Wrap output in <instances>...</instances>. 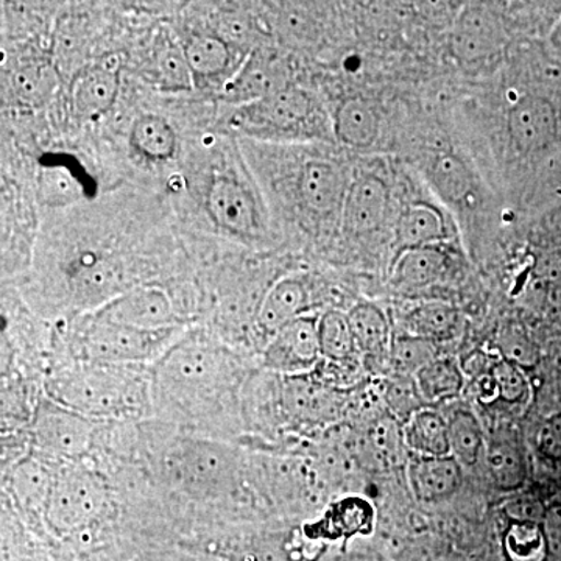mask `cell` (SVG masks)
<instances>
[{
  "label": "cell",
  "instance_id": "30bf717a",
  "mask_svg": "<svg viewBox=\"0 0 561 561\" xmlns=\"http://www.w3.org/2000/svg\"><path fill=\"white\" fill-rule=\"evenodd\" d=\"M507 130L516 150L526 154L541 153L559 136L556 106L541 95H524L508 110Z\"/></svg>",
  "mask_w": 561,
  "mask_h": 561
},
{
  "label": "cell",
  "instance_id": "b9f144b4",
  "mask_svg": "<svg viewBox=\"0 0 561 561\" xmlns=\"http://www.w3.org/2000/svg\"><path fill=\"white\" fill-rule=\"evenodd\" d=\"M158 68H160L161 79L173 90H184V88L190 87L191 80L194 79L186 57H184V50H179L173 46H169L168 49L161 51Z\"/></svg>",
  "mask_w": 561,
  "mask_h": 561
},
{
  "label": "cell",
  "instance_id": "ab89813d",
  "mask_svg": "<svg viewBox=\"0 0 561 561\" xmlns=\"http://www.w3.org/2000/svg\"><path fill=\"white\" fill-rule=\"evenodd\" d=\"M490 375L496 389L497 400L508 405H522L529 400L530 383L522 368L500 359L491 367Z\"/></svg>",
  "mask_w": 561,
  "mask_h": 561
},
{
  "label": "cell",
  "instance_id": "2e32d148",
  "mask_svg": "<svg viewBox=\"0 0 561 561\" xmlns=\"http://www.w3.org/2000/svg\"><path fill=\"white\" fill-rule=\"evenodd\" d=\"M286 87V69L279 58L265 51H256L243 65L236 79L228 84L227 99L230 102L243 103L245 106Z\"/></svg>",
  "mask_w": 561,
  "mask_h": 561
},
{
  "label": "cell",
  "instance_id": "d6a6232c",
  "mask_svg": "<svg viewBox=\"0 0 561 561\" xmlns=\"http://www.w3.org/2000/svg\"><path fill=\"white\" fill-rule=\"evenodd\" d=\"M437 357L435 342L405 334V332L393 335L389 354L393 375L415 376L421 368L426 367Z\"/></svg>",
  "mask_w": 561,
  "mask_h": 561
},
{
  "label": "cell",
  "instance_id": "ba28073f",
  "mask_svg": "<svg viewBox=\"0 0 561 561\" xmlns=\"http://www.w3.org/2000/svg\"><path fill=\"white\" fill-rule=\"evenodd\" d=\"M95 316L146 332L172 331L176 323L171 298L157 287H136L116 295Z\"/></svg>",
  "mask_w": 561,
  "mask_h": 561
},
{
  "label": "cell",
  "instance_id": "e0dca14e",
  "mask_svg": "<svg viewBox=\"0 0 561 561\" xmlns=\"http://www.w3.org/2000/svg\"><path fill=\"white\" fill-rule=\"evenodd\" d=\"M446 272V254L438 247L398 251L391 265L390 284L401 294L430 289Z\"/></svg>",
  "mask_w": 561,
  "mask_h": 561
},
{
  "label": "cell",
  "instance_id": "f35d334b",
  "mask_svg": "<svg viewBox=\"0 0 561 561\" xmlns=\"http://www.w3.org/2000/svg\"><path fill=\"white\" fill-rule=\"evenodd\" d=\"M501 359L511 362L522 370H529L540 360V350L534 339L518 324H505L497 334Z\"/></svg>",
  "mask_w": 561,
  "mask_h": 561
},
{
  "label": "cell",
  "instance_id": "9c48e42d",
  "mask_svg": "<svg viewBox=\"0 0 561 561\" xmlns=\"http://www.w3.org/2000/svg\"><path fill=\"white\" fill-rule=\"evenodd\" d=\"M451 44L461 65L468 68L485 65L501 54L505 44L504 28L493 11L468 7L454 25Z\"/></svg>",
  "mask_w": 561,
  "mask_h": 561
},
{
  "label": "cell",
  "instance_id": "83f0119b",
  "mask_svg": "<svg viewBox=\"0 0 561 561\" xmlns=\"http://www.w3.org/2000/svg\"><path fill=\"white\" fill-rule=\"evenodd\" d=\"M448 420L451 456L461 467H474L483 451L486 438L481 421L468 409H457Z\"/></svg>",
  "mask_w": 561,
  "mask_h": 561
},
{
  "label": "cell",
  "instance_id": "ffe728a7",
  "mask_svg": "<svg viewBox=\"0 0 561 561\" xmlns=\"http://www.w3.org/2000/svg\"><path fill=\"white\" fill-rule=\"evenodd\" d=\"M308 305V291L300 280L283 278L273 284L257 311V324L268 332L276 334L286 324L305 316Z\"/></svg>",
  "mask_w": 561,
  "mask_h": 561
},
{
  "label": "cell",
  "instance_id": "8d00e7d4",
  "mask_svg": "<svg viewBox=\"0 0 561 561\" xmlns=\"http://www.w3.org/2000/svg\"><path fill=\"white\" fill-rule=\"evenodd\" d=\"M545 527L538 523H511L505 534V549L512 561H542L546 557Z\"/></svg>",
  "mask_w": 561,
  "mask_h": 561
},
{
  "label": "cell",
  "instance_id": "e575fe53",
  "mask_svg": "<svg viewBox=\"0 0 561 561\" xmlns=\"http://www.w3.org/2000/svg\"><path fill=\"white\" fill-rule=\"evenodd\" d=\"M432 183L435 184L443 197L449 202L460 203L467 201L471 194L472 180L470 169L459 157L453 153H443L434 161L431 169Z\"/></svg>",
  "mask_w": 561,
  "mask_h": 561
},
{
  "label": "cell",
  "instance_id": "5b68a950",
  "mask_svg": "<svg viewBox=\"0 0 561 561\" xmlns=\"http://www.w3.org/2000/svg\"><path fill=\"white\" fill-rule=\"evenodd\" d=\"M169 332H146L94 316L81 337V348L92 364L128 365L160 359Z\"/></svg>",
  "mask_w": 561,
  "mask_h": 561
},
{
  "label": "cell",
  "instance_id": "60d3db41",
  "mask_svg": "<svg viewBox=\"0 0 561 561\" xmlns=\"http://www.w3.org/2000/svg\"><path fill=\"white\" fill-rule=\"evenodd\" d=\"M227 561H290V559L283 542L276 538L254 537L232 546Z\"/></svg>",
  "mask_w": 561,
  "mask_h": 561
},
{
  "label": "cell",
  "instance_id": "d4e9b609",
  "mask_svg": "<svg viewBox=\"0 0 561 561\" xmlns=\"http://www.w3.org/2000/svg\"><path fill=\"white\" fill-rule=\"evenodd\" d=\"M459 323V311L443 301L420 302L402 319L405 334L416 335L435 343L453 337Z\"/></svg>",
  "mask_w": 561,
  "mask_h": 561
},
{
  "label": "cell",
  "instance_id": "52a82bcc",
  "mask_svg": "<svg viewBox=\"0 0 561 561\" xmlns=\"http://www.w3.org/2000/svg\"><path fill=\"white\" fill-rule=\"evenodd\" d=\"M321 359L319 319L301 316L272 335L264 353L268 370L297 378L312 371Z\"/></svg>",
  "mask_w": 561,
  "mask_h": 561
},
{
  "label": "cell",
  "instance_id": "8992f818",
  "mask_svg": "<svg viewBox=\"0 0 561 561\" xmlns=\"http://www.w3.org/2000/svg\"><path fill=\"white\" fill-rule=\"evenodd\" d=\"M94 431V420L62 408L49 398L41 402L32 423L35 445L61 461L80 460L91 448Z\"/></svg>",
  "mask_w": 561,
  "mask_h": 561
},
{
  "label": "cell",
  "instance_id": "44dd1931",
  "mask_svg": "<svg viewBox=\"0 0 561 561\" xmlns=\"http://www.w3.org/2000/svg\"><path fill=\"white\" fill-rule=\"evenodd\" d=\"M381 130L378 111L362 98L346 99L334 116L335 138L351 149H370Z\"/></svg>",
  "mask_w": 561,
  "mask_h": 561
},
{
  "label": "cell",
  "instance_id": "3957f363",
  "mask_svg": "<svg viewBox=\"0 0 561 561\" xmlns=\"http://www.w3.org/2000/svg\"><path fill=\"white\" fill-rule=\"evenodd\" d=\"M165 471L173 485L195 500L213 501L234 493L239 485V460L224 443L181 440L165 457Z\"/></svg>",
  "mask_w": 561,
  "mask_h": 561
},
{
  "label": "cell",
  "instance_id": "4316f807",
  "mask_svg": "<svg viewBox=\"0 0 561 561\" xmlns=\"http://www.w3.org/2000/svg\"><path fill=\"white\" fill-rule=\"evenodd\" d=\"M415 381L427 408L459 397L465 387L463 373L457 362L443 357L421 368L415 375Z\"/></svg>",
  "mask_w": 561,
  "mask_h": 561
},
{
  "label": "cell",
  "instance_id": "bcb514c9",
  "mask_svg": "<svg viewBox=\"0 0 561 561\" xmlns=\"http://www.w3.org/2000/svg\"><path fill=\"white\" fill-rule=\"evenodd\" d=\"M339 561H379L375 557L364 556V553H356V556L345 557V559Z\"/></svg>",
  "mask_w": 561,
  "mask_h": 561
},
{
  "label": "cell",
  "instance_id": "7a4b0ae2",
  "mask_svg": "<svg viewBox=\"0 0 561 561\" xmlns=\"http://www.w3.org/2000/svg\"><path fill=\"white\" fill-rule=\"evenodd\" d=\"M47 398L91 420L119 419L139 411L146 400V383L127 367L81 365L58 373L47 381Z\"/></svg>",
  "mask_w": 561,
  "mask_h": 561
},
{
  "label": "cell",
  "instance_id": "7c38bea8",
  "mask_svg": "<svg viewBox=\"0 0 561 561\" xmlns=\"http://www.w3.org/2000/svg\"><path fill=\"white\" fill-rule=\"evenodd\" d=\"M390 192L386 181L364 175L350 184L343 203V225L354 234L378 230L389 213Z\"/></svg>",
  "mask_w": 561,
  "mask_h": 561
},
{
  "label": "cell",
  "instance_id": "1f68e13d",
  "mask_svg": "<svg viewBox=\"0 0 561 561\" xmlns=\"http://www.w3.org/2000/svg\"><path fill=\"white\" fill-rule=\"evenodd\" d=\"M321 357L330 362H346L357 351L348 313L328 311L319 319Z\"/></svg>",
  "mask_w": 561,
  "mask_h": 561
},
{
  "label": "cell",
  "instance_id": "8fae6325",
  "mask_svg": "<svg viewBox=\"0 0 561 561\" xmlns=\"http://www.w3.org/2000/svg\"><path fill=\"white\" fill-rule=\"evenodd\" d=\"M208 209L213 219L225 230L251 236L260 228V213L253 195L241 181L217 176L208 194Z\"/></svg>",
  "mask_w": 561,
  "mask_h": 561
},
{
  "label": "cell",
  "instance_id": "f546056e",
  "mask_svg": "<svg viewBox=\"0 0 561 561\" xmlns=\"http://www.w3.org/2000/svg\"><path fill=\"white\" fill-rule=\"evenodd\" d=\"M289 389L286 391L287 408L294 415L302 420L321 421L334 415V394L319 382L302 381V376L290 378Z\"/></svg>",
  "mask_w": 561,
  "mask_h": 561
},
{
  "label": "cell",
  "instance_id": "6da1fadb",
  "mask_svg": "<svg viewBox=\"0 0 561 561\" xmlns=\"http://www.w3.org/2000/svg\"><path fill=\"white\" fill-rule=\"evenodd\" d=\"M238 383L239 368L231 354L198 337L173 343L154 365V397L191 415L230 397Z\"/></svg>",
  "mask_w": 561,
  "mask_h": 561
},
{
  "label": "cell",
  "instance_id": "7402d4cb",
  "mask_svg": "<svg viewBox=\"0 0 561 561\" xmlns=\"http://www.w3.org/2000/svg\"><path fill=\"white\" fill-rule=\"evenodd\" d=\"M448 238L445 217L442 210L430 203H412L401 214L397 228L400 250L438 247Z\"/></svg>",
  "mask_w": 561,
  "mask_h": 561
},
{
  "label": "cell",
  "instance_id": "5bb4252c",
  "mask_svg": "<svg viewBox=\"0 0 561 561\" xmlns=\"http://www.w3.org/2000/svg\"><path fill=\"white\" fill-rule=\"evenodd\" d=\"M311 108V99L305 91L286 87L268 98L243 106L241 122L268 130H289L308 119Z\"/></svg>",
  "mask_w": 561,
  "mask_h": 561
},
{
  "label": "cell",
  "instance_id": "ee69618b",
  "mask_svg": "<svg viewBox=\"0 0 561 561\" xmlns=\"http://www.w3.org/2000/svg\"><path fill=\"white\" fill-rule=\"evenodd\" d=\"M537 446L546 459L561 461V412L545 420L538 431Z\"/></svg>",
  "mask_w": 561,
  "mask_h": 561
},
{
  "label": "cell",
  "instance_id": "4fadbf2b",
  "mask_svg": "<svg viewBox=\"0 0 561 561\" xmlns=\"http://www.w3.org/2000/svg\"><path fill=\"white\" fill-rule=\"evenodd\" d=\"M461 468L453 456H412L408 465V479L413 496L426 504L449 500L463 482Z\"/></svg>",
  "mask_w": 561,
  "mask_h": 561
},
{
  "label": "cell",
  "instance_id": "f6af8a7d",
  "mask_svg": "<svg viewBox=\"0 0 561 561\" xmlns=\"http://www.w3.org/2000/svg\"><path fill=\"white\" fill-rule=\"evenodd\" d=\"M537 273L545 283L561 287V249L542 254L537 264Z\"/></svg>",
  "mask_w": 561,
  "mask_h": 561
},
{
  "label": "cell",
  "instance_id": "9a60e30c",
  "mask_svg": "<svg viewBox=\"0 0 561 561\" xmlns=\"http://www.w3.org/2000/svg\"><path fill=\"white\" fill-rule=\"evenodd\" d=\"M348 187L345 172L332 161L306 162L298 176L301 202L317 214H331L343 208Z\"/></svg>",
  "mask_w": 561,
  "mask_h": 561
},
{
  "label": "cell",
  "instance_id": "836d02e7",
  "mask_svg": "<svg viewBox=\"0 0 561 561\" xmlns=\"http://www.w3.org/2000/svg\"><path fill=\"white\" fill-rule=\"evenodd\" d=\"M368 454L379 467H397L405 448L402 424L393 416L376 421L367 435Z\"/></svg>",
  "mask_w": 561,
  "mask_h": 561
},
{
  "label": "cell",
  "instance_id": "7dc6e473",
  "mask_svg": "<svg viewBox=\"0 0 561 561\" xmlns=\"http://www.w3.org/2000/svg\"><path fill=\"white\" fill-rule=\"evenodd\" d=\"M176 561H213V560L205 559V557L190 556V557H181V559H179Z\"/></svg>",
  "mask_w": 561,
  "mask_h": 561
},
{
  "label": "cell",
  "instance_id": "603a6c76",
  "mask_svg": "<svg viewBox=\"0 0 561 561\" xmlns=\"http://www.w3.org/2000/svg\"><path fill=\"white\" fill-rule=\"evenodd\" d=\"M402 434L408 451L420 457L451 456L448 420L426 408L416 412L402 424Z\"/></svg>",
  "mask_w": 561,
  "mask_h": 561
},
{
  "label": "cell",
  "instance_id": "cb8c5ba5",
  "mask_svg": "<svg viewBox=\"0 0 561 561\" xmlns=\"http://www.w3.org/2000/svg\"><path fill=\"white\" fill-rule=\"evenodd\" d=\"M348 320L360 353L375 359L389 357L393 335H391L386 313L378 306L371 302H359L351 308Z\"/></svg>",
  "mask_w": 561,
  "mask_h": 561
},
{
  "label": "cell",
  "instance_id": "ac0fdd59",
  "mask_svg": "<svg viewBox=\"0 0 561 561\" xmlns=\"http://www.w3.org/2000/svg\"><path fill=\"white\" fill-rule=\"evenodd\" d=\"M486 468L491 482L504 493H518L529 478V465L523 446L512 435L502 434L486 440Z\"/></svg>",
  "mask_w": 561,
  "mask_h": 561
},
{
  "label": "cell",
  "instance_id": "484cf974",
  "mask_svg": "<svg viewBox=\"0 0 561 561\" xmlns=\"http://www.w3.org/2000/svg\"><path fill=\"white\" fill-rule=\"evenodd\" d=\"M54 472L55 470H50L44 461L38 459H28L18 465L11 481L18 504L25 511L41 512L44 515Z\"/></svg>",
  "mask_w": 561,
  "mask_h": 561
},
{
  "label": "cell",
  "instance_id": "74e56055",
  "mask_svg": "<svg viewBox=\"0 0 561 561\" xmlns=\"http://www.w3.org/2000/svg\"><path fill=\"white\" fill-rule=\"evenodd\" d=\"M383 401L389 408L390 415L401 424L427 408L416 386L415 376L393 375L386 383Z\"/></svg>",
  "mask_w": 561,
  "mask_h": 561
},
{
  "label": "cell",
  "instance_id": "7bdbcfd3",
  "mask_svg": "<svg viewBox=\"0 0 561 561\" xmlns=\"http://www.w3.org/2000/svg\"><path fill=\"white\" fill-rule=\"evenodd\" d=\"M504 512L512 523L542 524L548 507L535 494L518 493L505 502Z\"/></svg>",
  "mask_w": 561,
  "mask_h": 561
},
{
  "label": "cell",
  "instance_id": "277c9868",
  "mask_svg": "<svg viewBox=\"0 0 561 561\" xmlns=\"http://www.w3.org/2000/svg\"><path fill=\"white\" fill-rule=\"evenodd\" d=\"M110 491L98 471L79 460L55 468L44 519L57 534H72L91 526L106 512Z\"/></svg>",
  "mask_w": 561,
  "mask_h": 561
},
{
  "label": "cell",
  "instance_id": "4dcf8cb0",
  "mask_svg": "<svg viewBox=\"0 0 561 561\" xmlns=\"http://www.w3.org/2000/svg\"><path fill=\"white\" fill-rule=\"evenodd\" d=\"M183 50L194 79H216L231 61L230 47L220 36H194Z\"/></svg>",
  "mask_w": 561,
  "mask_h": 561
},
{
  "label": "cell",
  "instance_id": "d590c367",
  "mask_svg": "<svg viewBox=\"0 0 561 561\" xmlns=\"http://www.w3.org/2000/svg\"><path fill=\"white\" fill-rule=\"evenodd\" d=\"M57 84L55 70L46 62H31L16 70L13 79L14 92L22 103L36 106L49 99Z\"/></svg>",
  "mask_w": 561,
  "mask_h": 561
},
{
  "label": "cell",
  "instance_id": "f1b7e54d",
  "mask_svg": "<svg viewBox=\"0 0 561 561\" xmlns=\"http://www.w3.org/2000/svg\"><path fill=\"white\" fill-rule=\"evenodd\" d=\"M131 144L144 157L165 161L175 154L176 135L164 117L142 114L133 122Z\"/></svg>",
  "mask_w": 561,
  "mask_h": 561
},
{
  "label": "cell",
  "instance_id": "d6986e66",
  "mask_svg": "<svg viewBox=\"0 0 561 561\" xmlns=\"http://www.w3.org/2000/svg\"><path fill=\"white\" fill-rule=\"evenodd\" d=\"M119 91L117 70L95 66L83 70L72 87L73 108L83 119H95L113 106Z\"/></svg>",
  "mask_w": 561,
  "mask_h": 561
}]
</instances>
